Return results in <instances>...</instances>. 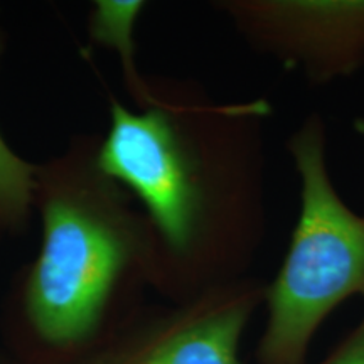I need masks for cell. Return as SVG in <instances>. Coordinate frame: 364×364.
<instances>
[{"label": "cell", "mask_w": 364, "mask_h": 364, "mask_svg": "<svg viewBox=\"0 0 364 364\" xmlns=\"http://www.w3.org/2000/svg\"><path fill=\"white\" fill-rule=\"evenodd\" d=\"M43 245L9 314L14 358L78 364L112 336L120 290L144 263L147 238L95 156H66L36 171Z\"/></svg>", "instance_id": "6da1fadb"}, {"label": "cell", "mask_w": 364, "mask_h": 364, "mask_svg": "<svg viewBox=\"0 0 364 364\" xmlns=\"http://www.w3.org/2000/svg\"><path fill=\"white\" fill-rule=\"evenodd\" d=\"M0 364H27L14 356H0Z\"/></svg>", "instance_id": "9c48e42d"}, {"label": "cell", "mask_w": 364, "mask_h": 364, "mask_svg": "<svg viewBox=\"0 0 364 364\" xmlns=\"http://www.w3.org/2000/svg\"><path fill=\"white\" fill-rule=\"evenodd\" d=\"M2 49L0 34V53ZM36 171L0 135V233L19 230L26 223L36 194Z\"/></svg>", "instance_id": "8992f818"}, {"label": "cell", "mask_w": 364, "mask_h": 364, "mask_svg": "<svg viewBox=\"0 0 364 364\" xmlns=\"http://www.w3.org/2000/svg\"><path fill=\"white\" fill-rule=\"evenodd\" d=\"M95 166L134 191L172 253H191L203 233L208 196L198 156L174 112L149 107L135 113L113 100L112 125Z\"/></svg>", "instance_id": "3957f363"}, {"label": "cell", "mask_w": 364, "mask_h": 364, "mask_svg": "<svg viewBox=\"0 0 364 364\" xmlns=\"http://www.w3.org/2000/svg\"><path fill=\"white\" fill-rule=\"evenodd\" d=\"M250 311L243 294L208 295L149 324H122L78 364H241Z\"/></svg>", "instance_id": "277c9868"}, {"label": "cell", "mask_w": 364, "mask_h": 364, "mask_svg": "<svg viewBox=\"0 0 364 364\" xmlns=\"http://www.w3.org/2000/svg\"><path fill=\"white\" fill-rule=\"evenodd\" d=\"M142 7V2H97V9L91 16V38L117 48L124 56L129 71L134 53L132 31L136 14Z\"/></svg>", "instance_id": "52a82bcc"}, {"label": "cell", "mask_w": 364, "mask_h": 364, "mask_svg": "<svg viewBox=\"0 0 364 364\" xmlns=\"http://www.w3.org/2000/svg\"><path fill=\"white\" fill-rule=\"evenodd\" d=\"M236 19L311 76L348 75L364 61V2H245Z\"/></svg>", "instance_id": "5b68a950"}, {"label": "cell", "mask_w": 364, "mask_h": 364, "mask_svg": "<svg viewBox=\"0 0 364 364\" xmlns=\"http://www.w3.org/2000/svg\"><path fill=\"white\" fill-rule=\"evenodd\" d=\"M290 150L302 182V209L289 252L268 290L263 364H302L318 324L353 295L364 297V218L332 188L324 130L311 120Z\"/></svg>", "instance_id": "7a4b0ae2"}, {"label": "cell", "mask_w": 364, "mask_h": 364, "mask_svg": "<svg viewBox=\"0 0 364 364\" xmlns=\"http://www.w3.org/2000/svg\"><path fill=\"white\" fill-rule=\"evenodd\" d=\"M326 364H364V321Z\"/></svg>", "instance_id": "ba28073f"}]
</instances>
